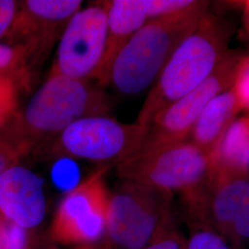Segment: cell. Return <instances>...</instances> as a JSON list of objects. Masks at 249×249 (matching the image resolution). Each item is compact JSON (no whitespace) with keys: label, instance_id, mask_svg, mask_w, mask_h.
I'll return each instance as SVG.
<instances>
[{"label":"cell","instance_id":"cell-22","mask_svg":"<svg viewBox=\"0 0 249 249\" xmlns=\"http://www.w3.org/2000/svg\"><path fill=\"white\" fill-rule=\"evenodd\" d=\"M196 0H147L148 17L160 18L184 11L192 7Z\"/></svg>","mask_w":249,"mask_h":249},{"label":"cell","instance_id":"cell-23","mask_svg":"<svg viewBox=\"0 0 249 249\" xmlns=\"http://www.w3.org/2000/svg\"><path fill=\"white\" fill-rule=\"evenodd\" d=\"M23 156L15 143L0 133V176L9 168L19 164Z\"/></svg>","mask_w":249,"mask_h":249},{"label":"cell","instance_id":"cell-7","mask_svg":"<svg viewBox=\"0 0 249 249\" xmlns=\"http://www.w3.org/2000/svg\"><path fill=\"white\" fill-rule=\"evenodd\" d=\"M184 216L212 223L235 249H249V177L213 168L202 187L181 196Z\"/></svg>","mask_w":249,"mask_h":249},{"label":"cell","instance_id":"cell-6","mask_svg":"<svg viewBox=\"0 0 249 249\" xmlns=\"http://www.w3.org/2000/svg\"><path fill=\"white\" fill-rule=\"evenodd\" d=\"M213 170L212 156L186 141L138 153L116 166V175L182 196L202 187Z\"/></svg>","mask_w":249,"mask_h":249},{"label":"cell","instance_id":"cell-27","mask_svg":"<svg viewBox=\"0 0 249 249\" xmlns=\"http://www.w3.org/2000/svg\"><path fill=\"white\" fill-rule=\"evenodd\" d=\"M71 249H105L102 243H95V244H87V245H80L72 247Z\"/></svg>","mask_w":249,"mask_h":249},{"label":"cell","instance_id":"cell-12","mask_svg":"<svg viewBox=\"0 0 249 249\" xmlns=\"http://www.w3.org/2000/svg\"><path fill=\"white\" fill-rule=\"evenodd\" d=\"M0 213L36 233L47 214L44 179L20 164L4 172L0 176Z\"/></svg>","mask_w":249,"mask_h":249},{"label":"cell","instance_id":"cell-2","mask_svg":"<svg viewBox=\"0 0 249 249\" xmlns=\"http://www.w3.org/2000/svg\"><path fill=\"white\" fill-rule=\"evenodd\" d=\"M234 29L230 19L208 11L170 57L136 122L148 125L160 110L202 84L229 52Z\"/></svg>","mask_w":249,"mask_h":249},{"label":"cell","instance_id":"cell-24","mask_svg":"<svg viewBox=\"0 0 249 249\" xmlns=\"http://www.w3.org/2000/svg\"><path fill=\"white\" fill-rule=\"evenodd\" d=\"M18 4L12 0H0V39L6 36L18 10Z\"/></svg>","mask_w":249,"mask_h":249},{"label":"cell","instance_id":"cell-16","mask_svg":"<svg viewBox=\"0 0 249 249\" xmlns=\"http://www.w3.org/2000/svg\"><path fill=\"white\" fill-rule=\"evenodd\" d=\"M188 227L186 249H235L231 243L204 218L185 217Z\"/></svg>","mask_w":249,"mask_h":249},{"label":"cell","instance_id":"cell-20","mask_svg":"<svg viewBox=\"0 0 249 249\" xmlns=\"http://www.w3.org/2000/svg\"><path fill=\"white\" fill-rule=\"evenodd\" d=\"M230 88L236 97L241 110L249 112V54L241 56Z\"/></svg>","mask_w":249,"mask_h":249},{"label":"cell","instance_id":"cell-21","mask_svg":"<svg viewBox=\"0 0 249 249\" xmlns=\"http://www.w3.org/2000/svg\"><path fill=\"white\" fill-rule=\"evenodd\" d=\"M186 243L187 235L180 230L176 221L143 249H186Z\"/></svg>","mask_w":249,"mask_h":249},{"label":"cell","instance_id":"cell-8","mask_svg":"<svg viewBox=\"0 0 249 249\" xmlns=\"http://www.w3.org/2000/svg\"><path fill=\"white\" fill-rule=\"evenodd\" d=\"M109 169L102 166L64 195L53 215L50 240L72 247L102 242L110 196L105 180Z\"/></svg>","mask_w":249,"mask_h":249},{"label":"cell","instance_id":"cell-18","mask_svg":"<svg viewBox=\"0 0 249 249\" xmlns=\"http://www.w3.org/2000/svg\"><path fill=\"white\" fill-rule=\"evenodd\" d=\"M40 237L0 213V247L2 249H33Z\"/></svg>","mask_w":249,"mask_h":249},{"label":"cell","instance_id":"cell-15","mask_svg":"<svg viewBox=\"0 0 249 249\" xmlns=\"http://www.w3.org/2000/svg\"><path fill=\"white\" fill-rule=\"evenodd\" d=\"M213 168L249 176V115L237 117L212 153Z\"/></svg>","mask_w":249,"mask_h":249},{"label":"cell","instance_id":"cell-19","mask_svg":"<svg viewBox=\"0 0 249 249\" xmlns=\"http://www.w3.org/2000/svg\"><path fill=\"white\" fill-rule=\"evenodd\" d=\"M20 88L22 86L16 79L0 73V129L5 128L18 113Z\"/></svg>","mask_w":249,"mask_h":249},{"label":"cell","instance_id":"cell-17","mask_svg":"<svg viewBox=\"0 0 249 249\" xmlns=\"http://www.w3.org/2000/svg\"><path fill=\"white\" fill-rule=\"evenodd\" d=\"M33 69L24 48L18 45L0 44V73L13 77L22 88L27 89L31 84Z\"/></svg>","mask_w":249,"mask_h":249},{"label":"cell","instance_id":"cell-10","mask_svg":"<svg viewBox=\"0 0 249 249\" xmlns=\"http://www.w3.org/2000/svg\"><path fill=\"white\" fill-rule=\"evenodd\" d=\"M107 35L105 1L80 9L63 32L50 73L92 80L104 56Z\"/></svg>","mask_w":249,"mask_h":249},{"label":"cell","instance_id":"cell-11","mask_svg":"<svg viewBox=\"0 0 249 249\" xmlns=\"http://www.w3.org/2000/svg\"><path fill=\"white\" fill-rule=\"evenodd\" d=\"M80 0H27L7 33L9 45L26 50L33 67L42 62L59 42L72 16L81 9Z\"/></svg>","mask_w":249,"mask_h":249},{"label":"cell","instance_id":"cell-5","mask_svg":"<svg viewBox=\"0 0 249 249\" xmlns=\"http://www.w3.org/2000/svg\"><path fill=\"white\" fill-rule=\"evenodd\" d=\"M148 125L122 123L107 115L87 116L73 122L47 143L57 157L117 166L142 151Z\"/></svg>","mask_w":249,"mask_h":249},{"label":"cell","instance_id":"cell-3","mask_svg":"<svg viewBox=\"0 0 249 249\" xmlns=\"http://www.w3.org/2000/svg\"><path fill=\"white\" fill-rule=\"evenodd\" d=\"M209 6L208 1H196L184 11L149 19L116 56L108 85L127 96L152 87L178 45L209 11Z\"/></svg>","mask_w":249,"mask_h":249},{"label":"cell","instance_id":"cell-9","mask_svg":"<svg viewBox=\"0 0 249 249\" xmlns=\"http://www.w3.org/2000/svg\"><path fill=\"white\" fill-rule=\"evenodd\" d=\"M239 52L229 50L213 73L189 93L163 108L148 124V133L141 152L188 141L196 120L207 104L231 87Z\"/></svg>","mask_w":249,"mask_h":249},{"label":"cell","instance_id":"cell-25","mask_svg":"<svg viewBox=\"0 0 249 249\" xmlns=\"http://www.w3.org/2000/svg\"><path fill=\"white\" fill-rule=\"evenodd\" d=\"M33 249H60L56 244H54L53 242L50 240V238H43L40 237V239L37 241L36 246L34 247Z\"/></svg>","mask_w":249,"mask_h":249},{"label":"cell","instance_id":"cell-26","mask_svg":"<svg viewBox=\"0 0 249 249\" xmlns=\"http://www.w3.org/2000/svg\"><path fill=\"white\" fill-rule=\"evenodd\" d=\"M244 3V25L249 36V1H245Z\"/></svg>","mask_w":249,"mask_h":249},{"label":"cell","instance_id":"cell-14","mask_svg":"<svg viewBox=\"0 0 249 249\" xmlns=\"http://www.w3.org/2000/svg\"><path fill=\"white\" fill-rule=\"evenodd\" d=\"M241 110L231 88L212 99L202 110L188 141L212 156L216 146Z\"/></svg>","mask_w":249,"mask_h":249},{"label":"cell","instance_id":"cell-1","mask_svg":"<svg viewBox=\"0 0 249 249\" xmlns=\"http://www.w3.org/2000/svg\"><path fill=\"white\" fill-rule=\"evenodd\" d=\"M110 107L107 94L89 80L49 73L25 108L17 113L1 133L15 143L25 156L73 122L87 116L107 115Z\"/></svg>","mask_w":249,"mask_h":249},{"label":"cell","instance_id":"cell-4","mask_svg":"<svg viewBox=\"0 0 249 249\" xmlns=\"http://www.w3.org/2000/svg\"><path fill=\"white\" fill-rule=\"evenodd\" d=\"M174 193L120 179L110 192L105 249H143L176 222Z\"/></svg>","mask_w":249,"mask_h":249},{"label":"cell","instance_id":"cell-28","mask_svg":"<svg viewBox=\"0 0 249 249\" xmlns=\"http://www.w3.org/2000/svg\"><path fill=\"white\" fill-rule=\"evenodd\" d=\"M0 249H2V248H1V247H0Z\"/></svg>","mask_w":249,"mask_h":249},{"label":"cell","instance_id":"cell-29","mask_svg":"<svg viewBox=\"0 0 249 249\" xmlns=\"http://www.w3.org/2000/svg\"></svg>","mask_w":249,"mask_h":249},{"label":"cell","instance_id":"cell-13","mask_svg":"<svg viewBox=\"0 0 249 249\" xmlns=\"http://www.w3.org/2000/svg\"><path fill=\"white\" fill-rule=\"evenodd\" d=\"M107 35L102 61L92 77L99 85H108L111 68L116 56L131 37L149 20L147 0L105 1Z\"/></svg>","mask_w":249,"mask_h":249}]
</instances>
